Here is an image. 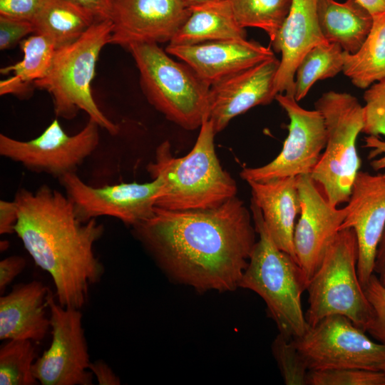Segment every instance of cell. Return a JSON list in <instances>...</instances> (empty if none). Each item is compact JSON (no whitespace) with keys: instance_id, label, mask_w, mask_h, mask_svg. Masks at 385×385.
<instances>
[{"instance_id":"e0dca14e","label":"cell","mask_w":385,"mask_h":385,"mask_svg":"<svg viewBox=\"0 0 385 385\" xmlns=\"http://www.w3.org/2000/svg\"><path fill=\"white\" fill-rule=\"evenodd\" d=\"M279 60L276 57L229 76L210 86L208 119L216 133L235 116L275 100Z\"/></svg>"},{"instance_id":"d590c367","label":"cell","mask_w":385,"mask_h":385,"mask_svg":"<svg viewBox=\"0 0 385 385\" xmlns=\"http://www.w3.org/2000/svg\"><path fill=\"white\" fill-rule=\"evenodd\" d=\"M26 265L25 259L19 255H12L0 262V293L24 270Z\"/></svg>"},{"instance_id":"277c9868","label":"cell","mask_w":385,"mask_h":385,"mask_svg":"<svg viewBox=\"0 0 385 385\" xmlns=\"http://www.w3.org/2000/svg\"><path fill=\"white\" fill-rule=\"evenodd\" d=\"M250 210L259 239L239 287L262 298L279 333L287 339H297L309 327L302 306V295L309 281L296 260L274 242L260 209L252 199Z\"/></svg>"},{"instance_id":"ac0fdd59","label":"cell","mask_w":385,"mask_h":385,"mask_svg":"<svg viewBox=\"0 0 385 385\" xmlns=\"http://www.w3.org/2000/svg\"><path fill=\"white\" fill-rule=\"evenodd\" d=\"M166 52L188 65L210 86L275 57L270 47L254 41L230 39L166 46Z\"/></svg>"},{"instance_id":"7402d4cb","label":"cell","mask_w":385,"mask_h":385,"mask_svg":"<svg viewBox=\"0 0 385 385\" xmlns=\"http://www.w3.org/2000/svg\"><path fill=\"white\" fill-rule=\"evenodd\" d=\"M190 15L171 41L174 45L245 39V29L236 20L230 0H210L190 6Z\"/></svg>"},{"instance_id":"52a82bcc","label":"cell","mask_w":385,"mask_h":385,"mask_svg":"<svg viewBox=\"0 0 385 385\" xmlns=\"http://www.w3.org/2000/svg\"><path fill=\"white\" fill-rule=\"evenodd\" d=\"M327 129L324 151L310 174L329 202L337 207L349 200L361 160L356 142L364 128V109L349 93L327 91L315 102Z\"/></svg>"},{"instance_id":"7c38bea8","label":"cell","mask_w":385,"mask_h":385,"mask_svg":"<svg viewBox=\"0 0 385 385\" xmlns=\"http://www.w3.org/2000/svg\"><path fill=\"white\" fill-rule=\"evenodd\" d=\"M52 340L37 357L33 374L42 385H91L90 356L81 309L57 304L52 293L48 299Z\"/></svg>"},{"instance_id":"8fae6325","label":"cell","mask_w":385,"mask_h":385,"mask_svg":"<svg viewBox=\"0 0 385 385\" xmlns=\"http://www.w3.org/2000/svg\"><path fill=\"white\" fill-rule=\"evenodd\" d=\"M275 100L289 119L288 135L278 155L260 167L244 168L240 177L248 182H266L311 174L327 142L322 113L301 107L294 96L278 93Z\"/></svg>"},{"instance_id":"44dd1931","label":"cell","mask_w":385,"mask_h":385,"mask_svg":"<svg viewBox=\"0 0 385 385\" xmlns=\"http://www.w3.org/2000/svg\"><path fill=\"white\" fill-rule=\"evenodd\" d=\"M247 183L251 188V199L260 209L272 240L296 260L293 237L296 217L300 212L297 177Z\"/></svg>"},{"instance_id":"f35d334b","label":"cell","mask_w":385,"mask_h":385,"mask_svg":"<svg viewBox=\"0 0 385 385\" xmlns=\"http://www.w3.org/2000/svg\"><path fill=\"white\" fill-rule=\"evenodd\" d=\"M89 369L100 385L120 384L118 376L113 372L111 366L101 359L91 362Z\"/></svg>"},{"instance_id":"f546056e","label":"cell","mask_w":385,"mask_h":385,"mask_svg":"<svg viewBox=\"0 0 385 385\" xmlns=\"http://www.w3.org/2000/svg\"><path fill=\"white\" fill-rule=\"evenodd\" d=\"M273 355L287 385H305L309 373L307 362L294 339H287L279 333L272 342Z\"/></svg>"},{"instance_id":"cb8c5ba5","label":"cell","mask_w":385,"mask_h":385,"mask_svg":"<svg viewBox=\"0 0 385 385\" xmlns=\"http://www.w3.org/2000/svg\"><path fill=\"white\" fill-rule=\"evenodd\" d=\"M98 19L70 0H46L32 22L34 33L48 38L56 49L74 43Z\"/></svg>"},{"instance_id":"8d00e7d4","label":"cell","mask_w":385,"mask_h":385,"mask_svg":"<svg viewBox=\"0 0 385 385\" xmlns=\"http://www.w3.org/2000/svg\"><path fill=\"white\" fill-rule=\"evenodd\" d=\"M19 210L16 202L0 200V234L6 235L15 232L18 221Z\"/></svg>"},{"instance_id":"484cf974","label":"cell","mask_w":385,"mask_h":385,"mask_svg":"<svg viewBox=\"0 0 385 385\" xmlns=\"http://www.w3.org/2000/svg\"><path fill=\"white\" fill-rule=\"evenodd\" d=\"M372 16L371 29L359 50L343 52L342 72L361 89L385 78V12Z\"/></svg>"},{"instance_id":"1f68e13d","label":"cell","mask_w":385,"mask_h":385,"mask_svg":"<svg viewBox=\"0 0 385 385\" xmlns=\"http://www.w3.org/2000/svg\"><path fill=\"white\" fill-rule=\"evenodd\" d=\"M364 128L368 135H385V78L366 89L363 96Z\"/></svg>"},{"instance_id":"ab89813d","label":"cell","mask_w":385,"mask_h":385,"mask_svg":"<svg viewBox=\"0 0 385 385\" xmlns=\"http://www.w3.org/2000/svg\"><path fill=\"white\" fill-rule=\"evenodd\" d=\"M91 11L101 19H109L111 0H70Z\"/></svg>"},{"instance_id":"4dcf8cb0","label":"cell","mask_w":385,"mask_h":385,"mask_svg":"<svg viewBox=\"0 0 385 385\" xmlns=\"http://www.w3.org/2000/svg\"><path fill=\"white\" fill-rule=\"evenodd\" d=\"M309 385H385V371L361 369L309 370Z\"/></svg>"},{"instance_id":"b9f144b4","label":"cell","mask_w":385,"mask_h":385,"mask_svg":"<svg viewBox=\"0 0 385 385\" xmlns=\"http://www.w3.org/2000/svg\"><path fill=\"white\" fill-rule=\"evenodd\" d=\"M371 15L385 12V0H356Z\"/></svg>"},{"instance_id":"4316f807","label":"cell","mask_w":385,"mask_h":385,"mask_svg":"<svg viewBox=\"0 0 385 385\" xmlns=\"http://www.w3.org/2000/svg\"><path fill=\"white\" fill-rule=\"evenodd\" d=\"M343 52L334 43H323L310 49L299 63L294 75V98L299 102L319 80L333 78L343 69Z\"/></svg>"},{"instance_id":"836d02e7","label":"cell","mask_w":385,"mask_h":385,"mask_svg":"<svg viewBox=\"0 0 385 385\" xmlns=\"http://www.w3.org/2000/svg\"><path fill=\"white\" fill-rule=\"evenodd\" d=\"M34 33L31 22L0 16V49L7 50Z\"/></svg>"},{"instance_id":"5b68a950","label":"cell","mask_w":385,"mask_h":385,"mask_svg":"<svg viewBox=\"0 0 385 385\" xmlns=\"http://www.w3.org/2000/svg\"><path fill=\"white\" fill-rule=\"evenodd\" d=\"M113 29L110 19L96 21L74 43L56 50L47 74L34 87L48 92L58 117L75 118L79 111L111 135L119 132V126L100 110L91 93V81L102 48L109 43Z\"/></svg>"},{"instance_id":"7a4b0ae2","label":"cell","mask_w":385,"mask_h":385,"mask_svg":"<svg viewBox=\"0 0 385 385\" xmlns=\"http://www.w3.org/2000/svg\"><path fill=\"white\" fill-rule=\"evenodd\" d=\"M14 200L15 233L35 264L51 276L58 304L81 309L105 272L93 249L103 225L96 219L81 221L68 196L46 185L35 191L21 188Z\"/></svg>"},{"instance_id":"ba28073f","label":"cell","mask_w":385,"mask_h":385,"mask_svg":"<svg viewBox=\"0 0 385 385\" xmlns=\"http://www.w3.org/2000/svg\"><path fill=\"white\" fill-rule=\"evenodd\" d=\"M358 245L351 228L339 231L307 284L309 327L342 315L366 332L373 310L357 274Z\"/></svg>"},{"instance_id":"2e32d148","label":"cell","mask_w":385,"mask_h":385,"mask_svg":"<svg viewBox=\"0 0 385 385\" xmlns=\"http://www.w3.org/2000/svg\"><path fill=\"white\" fill-rule=\"evenodd\" d=\"M340 230L351 228L358 245L357 274L363 287L374 274L376 250L385 227V177L359 171Z\"/></svg>"},{"instance_id":"83f0119b","label":"cell","mask_w":385,"mask_h":385,"mask_svg":"<svg viewBox=\"0 0 385 385\" xmlns=\"http://www.w3.org/2000/svg\"><path fill=\"white\" fill-rule=\"evenodd\" d=\"M238 24L244 29H262L270 42L287 18L292 0H230Z\"/></svg>"},{"instance_id":"ffe728a7","label":"cell","mask_w":385,"mask_h":385,"mask_svg":"<svg viewBox=\"0 0 385 385\" xmlns=\"http://www.w3.org/2000/svg\"><path fill=\"white\" fill-rule=\"evenodd\" d=\"M51 291L34 280L15 285L0 297V339L41 341L51 328L46 308Z\"/></svg>"},{"instance_id":"9a60e30c","label":"cell","mask_w":385,"mask_h":385,"mask_svg":"<svg viewBox=\"0 0 385 385\" xmlns=\"http://www.w3.org/2000/svg\"><path fill=\"white\" fill-rule=\"evenodd\" d=\"M190 12L183 0H111L109 43H169Z\"/></svg>"},{"instance_id":"5bb4252c","label":"cell","mask_w":385,"mask_h":385,"mask_svg":"<svg viewBox=\"0 0 385 385\" xmlns=\"http://www.w3.org/2000/svg\"><path fill=\"white\" fill-rule=\"evenodd\" d=\"M297 185L300 212L294 231V250L296 260L309 281L340 230L347 209L331 205L310 174L297 176Z\"/></svg>"},{"instance_id":"d6a6232c","label":"cell","mask_w":385,"mask_h":385,"mask_svg":"<svg viewBox=\"0 0 385 385\" xmlns=\"http://www.w3.org/2000/svg\"><path fill=\"white\" fill-rule=\"evenodd\" d=\"M364 290L373 310L366 332L376 342L385 345V287L373 274Z\"/></svg>"},{"instance_id":"60d3db41","label":"cell","mask_w":385,"mask_h":385,"mask_svg":"<svg viewBox=\"0 0 385 385\" xmlns=\"http://www.w3.org/2000/svg\"><path fill=\"white\" fill-rule=\"evenodd\" d=\"M374 274L385 287V227L379 242L374 262Z\"/></svg>"},{"instance_id":"74e56055","label":"cell","mask_w":385,"mask_h":385,"mask_svg":"<svg viewBox=\"0 0 385 385\" xmlns=\"http://www.w3.org/2000/svg\"><path fill=\"white\" fill-rule=\"evenodd\" d=\"M364 143V147L371 148L368 155L372 159L370 166L374 170H385V141L376 135H367ZM382 174L385 177V172Z\"/></svg>"},{"instance_id":"7bdbcfd3","label":"cell","mask_w":385,"mask_h":385,"mask_svg":"<svg viewBox=\"0 0 385 385\" xmlns=\"http://www.w3.org/2000/svg\"><path fill=\"white\" fill-rule=\"evenodd\" d=\"M188 6L202 4L210 0H183Z\"/></svg>"},{"instance_id":"603a6c76","label":"cell","mask_w":385,"mask_h":385,"mask_svg":"<svg viewBox=\"0 0 385 385\" xmlns=\"http://www.w3.org/2000/svg\"><path fill=\"white\" fill-rule=\"evenodd\" d=\"M317 14L325 39L349 53L359 50L373 24L372 15L356 0H317Z\"/></svg>"},{"instance_id":"ee69618b","label":"cell","mask_w":385,"mask_h":385,"mask_svg":"<svg viewBox=\"0 0 385 385\" xmlns=\"http://www.w3.org/2000/svg\"><path fill=\"white\" fill-rule=\"evenodd\" d=\"M5 246H6L8 247L9 242H4V241H3V242H1V251L5 250V248H4Z\"/></svg>"},{"instance_id":"3957f363","label":"cell","mask_w":385,"mask_h":385,"mask_svg":"<svg viewBox=\"0 0 385 385\" xmlns=\"http://www.w3.org/2000/svg\"><path fill=\"white\" fill-rule=\"evenodd\" d=\"M215 134L206 118L186 155L174 157L168 140L157 147L154 161L147 165L151 178H158L163 183L155 207L170 210L209 209L237 195L235 180L217 156Z\"/></svg>"},{"instance_id":"30bf717a","label":"cell","mask_w":385,"mask_h":385,"mask_svg":"<svg viewBox=\"0 0 385 385\" xmlns=\"http://www.w3.org/2000/svg\"><path fill=\"white\" fill-rule=\"evenodd\" d=\"M99 125L89 118L78 133L67 134L57 119L38 137L19 140L0 134V155L31 171L56 178L76 173L99 143Z\"/></svg>"},{"instance_id":"4fadbf2b","label":"cell","mask_w":385,"mask_h":385,"mask_svg":"<svg viewBox=\"0 0 385 385\" xmlns=\"http://www.w3.org/2000/svg\"><path fill=\"white\" fill-rule=\"evenodd\" d=\"M58 180L81 221L109 216L132 227L153 215L163 185L156 178L144 183L93 187L83 181L76 173L66 174Z\"/></svg>"},{"instance_id":"d6986e66","label":"cell","mask_w":385,"mask_h":385,"mask_svg":"<svg viewBox=\"0 0 385 385\" xmlns=\"http://www.w3.org/2000/svg\"><path fill=\"white\" fill-rule=\"evenodd\" d=\"M317 0H292L290 11L273 41V50L281 53L274 81L277 93L294 96V75L304 56L313 47L328 41L317 19Z\"/></svg>"},{"instance_id":"6da1fadb","label":"cell","mask_w":385,"mask_h":385,"mask_svg":"<svg viewBox=\"0 0 385 385\" xmlns=\"http://www.w3.org/2000/svg\"><path fill=\"white\" fill-rule=\"evenodd\" d=\"M250 212L237 195L209 209L155 207L133 232L171 278L198 291H232L257 242Z\"/></svg>"},{"instance_id":"9c48e42d","label":"cell","mask_w":385,"mask_h":385,"mask_svg":"<svg viewBox=\"0 0 385 385\" xmlns=\"http://www.w3.org/2000/svg\"><path fill=\"white\" fill-rule=\"evenodd\" d=\"M342 315L327 317L294 339L309 370L361 369L385 371V345Z\"/></svg>"},{"instance_id":"8992f818","label":"cell","mask_w":385,"mask_h":385,"mask_svg":"<svg viewBox=\"0 0 385 385\" xmlns=\"http://www.w3.org/2000/svg\"><path fill=\"white\" fill-rule=\"evenodd\" d=\"M126 48L135 62L148 101L183 128H200L208 118L210 86L185 63L170 58L158 43H135Z\"/></svg>"},{"instance_id":"e575fe53","label":"cell","mask_w":385,"mask_h":385,"mask_svg":"<svg viewBox=\"0 0 385 385\" xmlns=\"http://www.w3.org/2000/svg\"><path fill=\"white\" fill-rule=\"evenodd\" d=\"M46 0H0V16L33 22Z\"/></svg>"},{"instance_id":"f1b7e54d","label":"cell","mask_w":385,"mask_h":385,"mask_svg":"<svg viewBox=\"0 0 385 385\" xmlns=\"http://www.w3.org/2000/svg\"><path fill=\"white\" fill-rule=\"evenodd\" d=\"M33 342L28 339H12L1 346V385L39 384L33 374V365L37 359Z\"/></svg>"},{"instance_id":"d4e9b609","label":"cell","mask_w":385,"mask_h":385,"mask_svg":"<svg viewBox=\"0 0 385 385\" xmlns=\"http://www.w3.org/2000/svg\"><path fill=\"white\" fill-rule=\"evenodd\" d=\"M20 46L24 53L22 60L1 69L2 74L13 73L0 81L1 95H26L36 81L47 74L56 50L51 41L37 34L23 39Z\"/></svg>"}]
</instances>
